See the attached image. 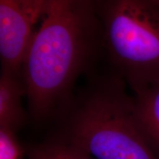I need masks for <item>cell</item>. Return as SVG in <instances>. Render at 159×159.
I'll use <instances>...</instances> for the list:
<instances>
[{
	"mask_svg": "<svg viewBox=\"0 0 159 159\" xmlns=\"http://www.w3.org/2000/svg\"><path fill=\"white\" fill-rule=\"evenodd\" d=\"M0 159H25L15 132L5 128H0Z\"/></svg>",
	"mask_w": 159,
	"mask_h": 159,
	"instance_id": "ba28073f",
	"label": "cell"
},
{
	"mask_svg": "<svg viewBox=\"0 0 159 159\" xmlns=\"http://www.w3.org/2000/svg\"><path fill=\"white\" fill-rule=\"evenodd\" d=\"M101 43L103 31L95 2L48 0L21 69L35 120L60 114L68 105L75 81Z\"/></svg>",
	"mask_w": 159,
	"mask_h": 159,
	"instance_id": "6da1fadb",
	"label": "cell"
},
{
	"mask_svg": "<svg viewBox=\"0 0 159 159\" xmlns=\"http://www.w3.org/2000/svg\"><path fill=\"white\" fill-rule=\"evenodd\" d=\"M103 46L127 83L159 71V7L152 0L95 2Z\"/></svg>",
	"mask_w": 159,
	"mask_h": 159,
	"instance_id": "3957f363",
	"label": "cell"
},
{
	"mask_svg": "<svg viewBox=\"0 0 159 159\" xmlns=\"http://www.w3.org/2000/svg\"><path fill=\"white\" fill-rule=\"evenodd\" d=\"M28 159H94L76 145L57 139L30 148Z\"/></svg>",
	"mask_w": 159,
	"mask_h": 159,
	"instance_id": "52a82bcc",
	"label": "cell"
},
{
	"mask_svg": "<svg viewBox=\"0 0 159 159\" xmlns=\"http://www.w3.org/2000/svg\"><path fill=\"white\" fill-rule=\"evenodd\" d=\"M119 72L95 80L71 99L61 139L94 159H159L139 128L134 97Z\"/></svg>",
	"mask_w": 159,
	"mask_h": 159,
	"instance_id": "7a4b0ae2",
	"label": "cell"
},
{
	"mask_svg": "<svg viewBox=\"0 0 159 159\" xmlns=\"http://www.w3.org/2000/svg\"><path fill=\"white\" fill-rule=\"evenodd\" d=\"M48 0L0 1V58L2 71L19 77Z\"/></svg>",
	"mask_w": 159,
	"mask_h": 159,
	"instance_id": "277c9868",
	"label": "cell"
},
{
	"mask_svg": "<svg viewBox=\"0 0 159 159\" xmlns=\"http://www.w3.org/2000/svg\"><path fill=\"white\" fill-rule=\"evenodd\" d=\"M128 83L134 93L136 122L159 158V71Z\"/></svg>",
	"mask_w": 159,
	"mask_h": 159,
	"instance_id": "5b68a950",
	"label": "cell"
},
{
	"mask_svg": "<svg viewBox=\"0 0 159 159\" xmlns=\"http://www.w3.org/2000/svg\"><path fill=\"white\" fill-rule=\"evenodd\" d=\"M26 95L25 87L19 77L1 72L0 77V128L14 131L25 121L22 97Z\"/></svg>",
	"mask_w": 159,
	"mask_h": 159,
	"instance_id": "8992f818",
	"label": "cell"
},
{
	"mask_svg": "<svg viewBox=\"0 0 159 159\" xmlns=\"http://www.w3.org/2000/svg\"><path fill=\"white\" fill-rule=\"evenodd\" d=\"M152 1H153V2L159 7V0H152Z\"/></svg>",
	"mask_w": 159,
	"mask_h": 159,
	"instance_id": "9c48e42d",
	"label": "cell"
}]
</instances>
